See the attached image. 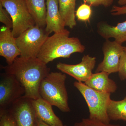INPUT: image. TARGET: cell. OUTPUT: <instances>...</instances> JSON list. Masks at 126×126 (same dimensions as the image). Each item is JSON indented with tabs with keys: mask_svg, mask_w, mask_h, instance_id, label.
I'll return each mask as SVG.
<instances>
[{
	"mask_svg": "<svg viewBox=\"0 0 126 126\" xmlns=\"http://www.w3.org/2000/svg\"><path fill=\"white\" fill-rule=\"evenodd\" d=\"M32 99L23 97L14 103L8 111L16 126H35L36 117Z\"/></svg>",
	"mask_w": 126,
	"mask_h": 126,
	"instance_id": "10",
	"label": "cell"
},
{
	"mask_svg": "<svg viewBox=\"0 0 126 126\" xmlns=\"http://www.w3.org/2000/svg\"><path fill=\"white\" fill-rule=\"evenodd\" d=\"M37 118L51 126H64L62 121L54 113L52 106L44 99L39 98L32 100Z\"/></svg>",
	"mask_w": 126,
	"mask_h": 126,
	"instance_id": "13",
	"label": "cell"
},
{
	"mask_svg": "<svg viewBox=\"0 0 126 126\" xmlns=\"http://www.w3.org/2000/svg\"><path fill=\"white\" fill-rule=\"evenodd\" d=\"M24 88L13 75L2 73L0 78V111H7L24 96Z\"/></svg>",
	"mask_w": 126,
	"mask_h": 126,
	"instance_id": "7",
	"label": "cell"
},
{
	"mask_svg": "<svg viewBox=\"0 0 126 126\" xmlns=\"http://www.w3.org/2000/svg\"><path fill=\"white\" fill-rule=\"evenodd\" d=\"M111 13L113 16H119L126 14V5L122 6H113L111 10Z\"/></svg>",
	"mask_w": 126,
	"mask_h": 126,
	"instance_id": "25",
	"label": "cell"
},
{
	"mask_svg": "<svg viewBox=\"0 0 126 126\" xmlns=\"http://www.w3.org/2000/svg\"><path fill=\"white\" fill-rule=\"evenodd\" d=\"M102 49L103 60L98 65L95 73L104 72L110 74L118 72L120 59L124 50L123 46L115 40H106Z\"/></svg>",
	"mask_w": 126,
	"mask_h": 126,
	"instance_id": "8",
	"label": "cell"
},
{
	"mask_svg": "<svg viewBox=\"0 0 126 126\" xmlns=\"http://www.w3.org/2000/svg\"><path fill=\"white\" fill-rule=\"evenodd\" d=\"M123 49H124V50L126 51V47H124L123 46Z\"/></svg>",
	"mask_w": 126,
	"mask_h": 126,
	"instance_id": "29",
	"label": "cell"
},
{
	"mask_svg": "<svg viewBox=\"0 0 126 126\" xmlns=\"http://www.w3.org/2000/svg\"><path fill=\"white\" fill-rule=\"evenodd\" d=\"M7 11L0 3V21L4 24L5 26L12 29L13 24L12 20Z\"/></svg>",
	"mask_w": 126,
	"mask_h": 126,
	"instance_id": "21",
	"label": "cell"
},
{
	"mask_svg": "<svg viewBox=\"0 0 126 126\" xmlns=\"http://www.w3.org/2000/svg\"><path fill=\"white\" fill-rule=\"evenodd\" d=\"M76 0H58L60 13L65 26L73 29L77 25L75 9Z\"/></svg>",
	"mask_w": 126,
	"mask_h": 126,
	"instance_id": "17",
	"label": "cell"
},
{
	"mask_svg": "<svg viewBox=\"0 0 126 126\" xmlns=\"http://www.w3.org/2000/svg\"><path fill=\"white\" fill-rule=\"evenodd\" d=\"M5 72L13 75L24 88V97L32 99L40 97V86L50 73V68L38 58L17 57L10 65L2 67Z\"/></svg>",
	"mask_w": 126,
	"mask_h": 126,
	"instance_id": "1",
	"label": "cell"
},
{
	"mask_svg": "<svg viewBox=\"0 0 126 126\" xmlns=\"http://www.w3.org/2000/svg\"><path fill=\"white\" fill-rule=\"evenodd\" d=\"M46 33L49 34L54 32L69 36L70 32L65 29L64 22L60 13L58 0H46Z\"/></svg>",
	"mask_w": 126,
	"mask_h": 126,
	"instance_id": "11",
	"label": "cell"
},
{
	"mask_svg": "<svg viewBox=\"0 0 126 126\" xmlns=\"http://www.w3.org/2000/svg\"><path fill=\"white\" fill-rule=\"evenodd\" d=\"M46 0H26L30 14L35 25L44 29L46 26Z\"/></svg>",
	"mask_w": 126,
	"mask_h": 126,
	"instance_id": "16",
	"label": "cell"
},
{
	"mask_svg": "<svg viewBox=\"0 0 126 126\" xmlns=\"http://www.w3.org/2000/svg\"><path fill=\"white\" fill-rule=\"evenodd\" d=\"M107 113L110 120L126 122V96L120 101L111 99L108 107Z\"/></svg>",
	"mask_w": 126,
	"mask_h": 126,
	"instance_id": "18",
	"label": "cell"
},
{
	"mask_svg": "<svg viewBox=\"0 0 126 126\" xmlns=\"http://www.w3.org/2000/svg\"><path fill=\"white\" fill-rule=\"evenodd\" d=\"M0 126H16L15 120L8 110L0 111Z\"/></svg>",
	"mask_w": 126,
	"mask_h": 126,
	"instance_id": "20",
	"label": "cell"
},
{
	"mask_svg": "<svg viewBox=\"0 0 126 126\" xmlns=\"http://www.w3.org/2000/svg\"><path fill=\"white\" fill-rule=\"evenodd\" d=\"M118 5L121 6L126 5V0H118Z\"/></svg>",
	"mask_w": 126,
	"mask_h": 126,
	"instance_id": "28",
	"label": "cell"
},
{
	"mask_svg": "<svg viewBox=\"0 0 126 126\" xmlns=\"http://www.w3.org/2000/svg\"><path fill=\"white\" fill-rule=\"evenodd\" d=\"M12 20V32L15 38L27 29L35 25L30 14L26 0H0Z\"/></svg>",
	"mask_w": 126,
	"mask_h": 126,
	"instance_id": "5",
	"label": "cell"
},
{
	"mask_svg": "<svg viewBox=\"0 0 126 126\" xmlns=\"http://www.w3.org/2000/svg\"><path fill=\"white\" fill-rule=\"evenodd\" d=\"M66 78L67 76L63 73H50L43 79L39 90L40 97L64 112L70 111L65 86Z\"/></svg>",
	"mask_w": 126,
	"mask_h": 126,
	"instance_id": "3",
	"label": "cell"
},
{
	"mask_svg": "<svg viewBox=\"0 0 126 126\" xmlns=\"http://www.w3.org/2000/svg\"><path fill=\"white\" fill-rule=\"evenodd\" d=\"M96 58L89 55H84L81 63L76 64H70L59 63L56 68L62 73L71 76L78 82H85L93 74L95 67Z\"/></svg>",
	"mask_w": 126,
	"mask_h": 126,
	"instance_id": "9",
	"label": "cell"
},
{
	"mask_svg": "<svg viewBox=\"0 0 126 126\" xmlns=\"http://www.w3.org/2000/svg\"><path fill=\"white\" fill-rule=\"evenodd\" d=\"M73 126H86L84 122L82 120V121L80 122L76 123Z\"/></svg>",
	"mask_w": 126,
	"mask_h": 126,
	"instance_id": "27",
	"label": "cell"
},
{
	"mask_svg": "<svg viewBox=\"0 0 126 126\" xmlns=\"http://www.w3.org/2000/svg\"><path fill=\"white\" fill-rule=\"evenodd\" d=\"M109 74L102 72L93 74L84 83L94 90L106 93H113L116 92L117 86L115 81L109 78Z\"/></svg>",
	"mask_w": 126,
	"mask_h": 126,
	"instance_id": "14",
	"label": "cell"
},
{
	"mask_svg": "<svg viewBox=\"0 0 126 126\" xmlns=\"http://www.w3.org/2000/svg\"><path fill=\"white\" fill-rule=\"evenodd\" d=\"M0 55L4 57L8 65L13 63L20 52L11 29L2 26L0 29Z\"/></svg>",
	"mask_w": 126,
	"mask_h": 126,
	"instance_id": "12",
	"label": "cell"
},
{
	"mask_svg": "<svg viewBox=\"0 0 126 126\" xmlns=\"http://www.w3.org/2000/svg\"><path fill=\"white\" fill-rule=\"evenodd\" d=\"M74 86L81 93L87 104L89 118L110 123L111 120L107 113L111 94L100 92L94 90L82 82L76 81Z\"/></svg>",
	"mask_w": 126,
	"mask_h": 126,
	"instance_id": "4",
	"label": "cell"
},
{
	"mask_svg": "<svg viewBox=\"0 0 126 126\" xmlns=\"http://www.w3.org/2000/svg\"><path fill=\"white\" fill-rule=\"evenodd\" d=\"M88 4L91 6H103L108 7L112 5L113 0H83Z\"/></svg>",
	"mask_w": 126,
	"mask_h": 126,
	"instance_id": "23",
	"label": "cell"
},
{
	"mask_svg": "<svg viewBox=\"0 0 126 126\" xmlns=\"http://www.w3.org/2000/svg\"><path fill=\"white\" fill-rule=\"evenodd\" d=\"M91 6L84 2L79 7L76 13V16L78 20L83 21H89L92 14Z\"/></svg>",
	"mask_w": 126,
	"mask_h": 126,
	"instance_id": "19",
	"label": "cell"
},
{
	"mask_svg": "<svg viewBox=\"0 0 126 126\" xmlns=\"http://www.w3.org/2000/svg\"><path fill=\"white\" fill-rule=\"evenodd\" d=\"M82 120L84 122L86 126H121L118 124L104 123L98 120L90 119L89 118H83Z\"/></svg>",
	"mask_w": 126,
	"mask_h": 126,
	"instance_id": "24",
	"label": "cell"
},
{
	"mask_svg": "<svg viewBox=\"0 0 126 126\" xmlns=\"http://www.w3.org/2000/svg\"><path fill=\"white\" fill-rule=\"evenodd\" d=\"M118 75L122 81L126 80V51L124 50L120 59Z\"/></svg>",
	"mask_w": 126,
	"mask_h": 126,
	"instance_id": "22",
	"label": "cell"
},
{
	"mask_svg": "<svg viewBox=\"0 0 126 126\" xmlns=\"http://www.w3.org/2000/svg\"><path fill=\"white\" fill-rule=\"evenodd\" d=\"M51 126L48 125L39 119L38 118H36V126Z\"/></svg>",
	"mask_w": 126,
	"mask_h": 126,
	"instance_id": "26",
	"label": "cell"
},
{
	"mask_svg": "<svg viewBox=\"0 0 126 126\" xmlns=\"http://www.w3.org/2000/svg\"><path fill=\"white\" fill-rule=\"evenodd\" d=\"M85 47L76 37L54 33L47 38L40 50L37 58L47 64L59 58H70L76 53H82Z\"/></svg>",
	"mask_w": 126,
	"mask_h": 126,
	"instance_id": "2",
	"label": "cell"
},
{
	"mask_svg": "<svg viewBox=\"0 0 126 126\" xmlns=\"http://www.w3.org/2000/svg\"><path fill=\"white\" fill-rule=\"evenodd\" d=\"M49 35L45 29L36 25L25 31L16 38L20 56L24 58H37Z\"/></svg>",
	"mask_w": 126,
	"mask_h": 126,
	"instance_id": "6",
	"label": "cell"
},
{
	"mask_svg": "<svg viewBox=\"0 0 126 126\" xmlns=\"http://www.w3.org/2000/svg\"><path fill=\"white\" fill-rule=\"evenodd\" d=\"M97 32L102 38L106 40L111 38L122 44L126 42V20L112 26L105 22H100L97 25Z\"/></svg>",
	"mask_w": 126,
	"mask_h": 126,
	"instance_id": "15",
	"label": "cell"
}]
</instances>
